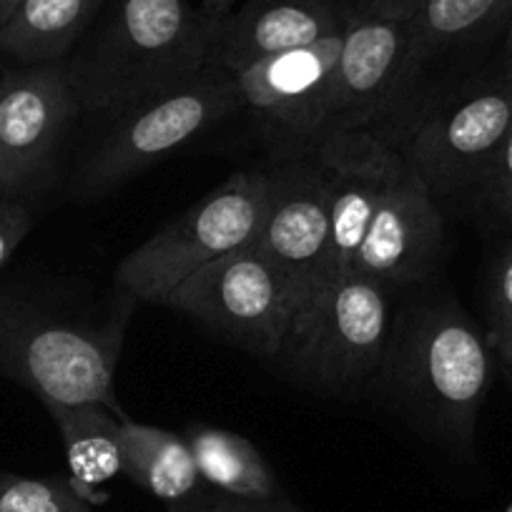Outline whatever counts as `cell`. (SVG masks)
<instances>
[{
	"instance_id": "1",
	"label": "cell",
	"mask_w": 512,
	"mask_h": 512,
	"mask_svg": "<svg viewBox=\"0 0 512 512\" xmlns=\"http://www.w3.org/2000/svg\"><path fill=\"white\" fill-rule=\"evenodd\" d=\"M81 111L116 116L214 66V21L186 0H106L63 58Z\"/></svg>"
},
{
	"instance_id": "2",
	"label": "cell",
	"mask_w": 512,
	"mask_h": 512,
	"mask_svg": "<svg viewBox=\"0 0 512 512\" xmlns=\"http://www.w3.org/2000/svg\"><path fill=\"white\" fill-rule=\"evenodd\" d=\"M134 302L121 292L106 322L88 324L0 289V374L43 405L96 402L128 420L113 382Z\"/></svg>"
},
{
	"instance_id": "3",
	"label": "cell",
	"mask_w": 512,
	"mask_h": 512,
	"mask_svg": "<svg viewBox=\"0 0 512 512\" xmlns=\"http://www.w3.org/2000/svg\"><path fill=\"white\" fill-rule=\"evenodd\" d=\"M267 194L269 179L264 171L229 176L219 189L123 256L116 267L118 289L136 302L164 304L191 274L254 244Z\"/></svg>"
},
{
	"instance_id": "4",
	"label": "cell",
	"mask_w": 512,
	"mask_h": 512,
	"mask_svg": "<svg viewBox=\"0 0 512 512\" xmlns=\"http://www.w3.org/2000/svg\"><path fill=\"white\" fill-rule=\"evenodd\" d=\"M387 292L359 274L314 289L289 317L279 359L327 390L362 387L377 377L390 352Z\"/></svg>"
},
{
	"instance_id": "5",
	"label": "cell",
	"mask_w": 512,
	"mask_h": 512,
	"mask_svg": "<svg viewBox=\"0 0 512 512\" xmlns=\"http://www.w3.org/2000/svg\"><path fill=\"white\" fill-rule=\"evenodd\" d=\"M512 128V78L505 66L480 73L437 103L400 154L440 204H472Z\"/></svg>"
},
{
	"instance_id": "6",
	"label": "cell",
	"mask_w": 512,
	"mask_h": 512,
	"mask_svg": "<svg viewBox=\"0 0 512 512\" xmlns=\"http://www.w3.org/2000/svg\"><path fill=\"white\" fill-rule=\"evenodd\" d=\"M492 379V349L462 309L422 314L405 342L402 384L417 417L457 452H470Z\"/></svg>"
},
{
	"instance_id": "7",
	"label": "cell",
	"mask_w": 512,
	"mask_h": 512,
	"mask_svg": "<svg viewBox=\"0 0 512 512\" xmlns=\"http://www.w3.org/2000/svg\"><path fill=\"white\" fill-rule=\"evenodd\" d=\"M234 78L219 66L206 68L194 83L113 116L101 144L88 154L78 186L81 194L98 196L179 151L236 111Z\"/></svg>"
},
{
	"instance_id": "8",
	"label": "cell",
	"mask_w": 512,
	"mask_h": 512,
	"mask_svg": "<svg viewBox=\"0 0 512 512\" xmlns=\"http://www.w3.org/2000/svg\"><path fill=\"white\" fill-rule=\"evenodd\" d=\"M302 304L297 287L256 244L191 274L164 307L189 314L209 332L267 359H279L289 317Z\"/></svg>"
},
{
	"instance_id": "9",
	"label": "cell",
	"mask_w": 512,
	"mask_h": 512,
	"mask_svg": "<svg viewBox=\"0 0 512 512\" xmlns=\"http://www.w3.org/2000/svg\"><path fill=\"white\" fill-rule=\"evenodd\" d=\"M510 13L512 0H422L407 21L400 83L374 134L400 151L417 123L435 106L442 63L505 31Z\"/></svg>"
},
{
	"instance_id": "10",
	"label": "cell",
	"mask_w": 512,
	"mask_h": 512,
	"mask_svg": "<svg viewBox=\"0 0 512 512\" xmlns=\"http://www.w3.org/2000/svg\"><path fill=\"white\" fill-rule=\"evenodd\" d=\"M269 194L254 244L287 272L304 299L334 282L329 269L332 176L314 149L267 174Z\"/></svg>"
},
{
	"instance_id": "11",
	"label": "cell",
	"mask_w": 512,
	"mask_h": 512,
	"mask_svg": "<svg viewBox=\"0 0 512 512\" xmlns=\"http://www.w3.org/2000/svg\"><path fill=\"white\" fill-rule=\"evenodd\" d=\"M81 111L61 61L0 73V196L26 194ZM21 201V199H18Z\"/></svg>"
},
{
	"instance_id": "12",
	"label": "cell",
	"mask_w": 512,
	"mask_h": 512,
	"mask_svg": "<svg viewBox=\"0 0 512 512\" xmlns=\"http://www.w3.org/2000/svg\"><path fill=\"white\" fill-rule=\"evenodd\" d=\"M342 36L344 31L231 73L239 106L297 154L317 146Z\"/></svg>"
},
{
	"instance_id": "13",
	"label": "cell",
	"mask_w": 512,
	"mask_h": 512,
	"mask_svg": "<svg viewBox=\"0 0 512 512\" xmlns=\"http://www.w3.org/2000/svg\"><path fill=\"white\" fill-rule=\"evenodd\" d=\"M405 51L407 21L359 18L349 11L317 144L339 131H377L400 83Z\"/></svg>"
},
{
	"instance_id": "14",
	"label": "cell",
	"mask_w": 512,
	"mask_h": 512,
	"mask_svg": "<svg viewBox=\"0 0 512 512\" xmlns=\"http://www.w3.org/2000/svg\"><path fill=\"white\" fill-rule=\"evenodd\" d=\"M442 249V211L402 156L392 184L359 244L352 274L392 289L417 282Z\"/></svg>"
},
{
	"instance_id": "15",
	"label": "cell",
	"mask_w": 512,
	"mask_h": 512,
	"mask_svg": "<svg viewBox=\"0 0 512 512\" xmlns=\"http://www.w3.org/2000/svg\"><path fill=\"white\" fill-rule=\"evenodd\" d=\"M332 176L329 206V269L352 274L359 244L390 189L402 154L372 131H339L314 146Z\"/></svg>"
},
{
	"instance_id": "16",
	"label": "cell",
	"mask_w": 512,
	"mask_h": 512,
	"mask_svg": "<svg viewBox=\"0 0 512 512\" xmlns=\"http://www.w3.org/2000/svg\"><path fill=\"white\" fill-rule=\"evenodd\" d=\"M349 11L334 0H244L214 21V66L239 73L269 56L337 36Z\"/></svg>"
},
{
	"instance_id": "17",
	"label": "cell",
	"mask_w": 512,
	"mask_h": 512,
	"mask_svg": "<svg viewBox=\"0 0 512 512\" xmlns=\"http://www.w3.org/2000/svg\"><path fill=\"white\" fill-rule=\"evenodd\" d=\"M103 6L106 0H21L0 26V51L18 66L63 61Z\"/></svg>"
},
{
	"instance_id": "18",
	"label": "cell",
	"mask_w": 512,
	"mask_h": 512,
	"mask_svg": "<svg viewBox=\"0 0 512 512\" xmlns=\"http://www.w3.org/2000/svg\"><path fill=\"white\" fill-rule=\"evenodd\" d=\"M46 410L61 432L71 487L86 502L101 500L98 487L121 475V425L126 420L96 402H51Z\"/></svg>"
},
{
	"instance_id": "19",
	"label": "cell",
	"mask_w": 512,
	"mask_h": 512,
	"mask_svg": "<svg viewBox=\"0 0 512 512\" xmlns=\"http://www.w3.org/2000/svg\"><path fill=\"white\" fill-rule=\"evenodd\" d=\"M121 475L164 502H184L204 482L184 435L126 420L121 425Z\"/></svg>"
},
{
	"instance_id": "20",
	"label": "cell",
	"mask_w": 512,
	"mask_h": 512,
	"mask_svg": "<svg viewBox=\"0 0 512 512\" xmlns=\"http://www.w3.org/2000/svg\"><path fill=\"white\" fill-rule=\"evenodd\" d=\"M201 482L246 500H282L277 475L244 435L221 427L191 425L184 432Z\"/></svg>"
},
{
	"instance_id": "21",
	"label": "cell",
	"mask_w": 512,
	"mask_h": 512,
	"mask_svg": "<svg viewBox=\"0 0 512 512\" xmlns=\"http://www.w3.org/2000/svg\"><path fill=\"white\" fill-rule=\"evenodd\" d=\"M0 512H93L63 480L16 475L0 470Z\"/></svg>"
},
{
	"instance_id": "22",
	"label": "cell",
	"mask_w": 512,
	"mask_h": 512,
	"mask_svg": "<svg viewBox=\"0 0 512 512\" xmlns=\"http://www.w3.org/2000/svg\"><path fill=\"white\" fill-rule=\"evenodd\" d=\"M487 344L512 377V241L497 254L487 287Z\"/></svg>"
},
{
	"instance_id": "23",
	"label": "cell",
	"mask_w": 512,
	"mask_h": 512,
	"mask_svg": "<svg viewBox=\"0 0 512 512\" xmlns=\"http://www.w3.org/2000/svg\"><path fill=\"white\" fill-rule=\"evenodd\" d=\"M475 206L490 224L512 231V128L482 179Z\"/></svg>"
},
{
	"instance_id": "24",
	"label": "cell",
	"mask_w": 512,
	"mask_h": 512,
	"mask_svg": "<svg viewBox=\"0 0 512 512\" xmlns=\"http://www.w3.org/2000/svg\"><path fill=\"white\" fill-rule=\"evenodd\" d=\"M166 512H304L297 505L282 497V500H246V497L226 495V492L204 487L186 497L184 502L166 507Z\"/></svg>"
},
{
	"instance_id": "25",
	"label": "cell",
	"mask_w": 512,
	"mask_h": 512,
	"mask_svg": "<svg viewBox=\"0 0 512 512\" xmlns=\"http://www.w3.org/2000/svg\"><path fill=\"white\" fill-rule=\"evenodd\" d=\"M31 211L18 199H3L0 196V269L6 267L8 259L16 254L21 241L31 231Z\"/></svg>"
},
{
	"instance_id": "26",
	"label": "cell",
	"mask_w": 512,
	"mask_h": 512,
	"mask_svg": "<svg viewBox=\"0 0 512 512\" xmlns=\"http://www.w3.org/2000/svg\"><path fill=\"white\" fill-rule=\"evenodd\" d=\"M422 0H354L349 11L359 18H379V21H410Z\"/></svg>"
},
{
	"instance_id": "27",
	"label": "cell",
	"mask_w": 512,
	"mask_h": 512,
	"mask_svg": "<svg viewBox=\"0 0 512 512\" xmlns=\"http://www.w3.org/2000/svg\"><path fill=\"white\" fill-rule=\"evenodd\" d=\"M239 3H244V0H201V13H204L206 18H211V21H221V18L229 16Z\"/></svg>"
},
{
	"instance_id": "28",
	"label": "cell",
	"mask_w": 512,
	"mask_h": 512,
	"mask_svg": "<svg viewBox=\"0 0 512 512\" xmlns=\"http://www.w3.org/2000/svg\"><path fill=\"white\" fill-rule=\"evenodd\" d=\"M502 66H505L507 76L512 78V13H510V21H507V28H505V58H502Z\"/></svg>"
},
{
	"instance_id": "29",
	"label": "cell",
	"mask_w": 512,
	"mask_h": 512,
	"mask_svg": "<svg viewBox=\"0 0 512 512\" xmlns=\"http://www.w3.org/2000/svg\"><path fill=\"white\" fill-rule=\"evenodd\" d=\"M18 3H21V0H0V26H3V23L13 16V11L18 8Z\"/></svg>"
},
{
	"instance_id": "30",
	"label": "cell",
	"mask_w": 512,
	"mask_h": 512,
	"mask_svg": "<svg viewBox=\"0 0 512 512\" xmlns=\"http://www.w3.org/2000/svg\"><path fill=\"white\" fill-rule=\"evenodd\" d=\"M510 379H512V377H510Z\"/></svg>"
},
{
	"instance_id": "31",
	"label": "cell",
	"mask_w": 512,
	"mask_h": 512,
	"mask_svg": "<svg viewBox=\"0 0 512 512\" xmlns=\"http://www.w3.org/2000/svg\"><path fill=\"white\" fill-rule=\"evenodd\" d=\"M510 512H512V510H510Z\"/></svg>"
}]
</instances>
